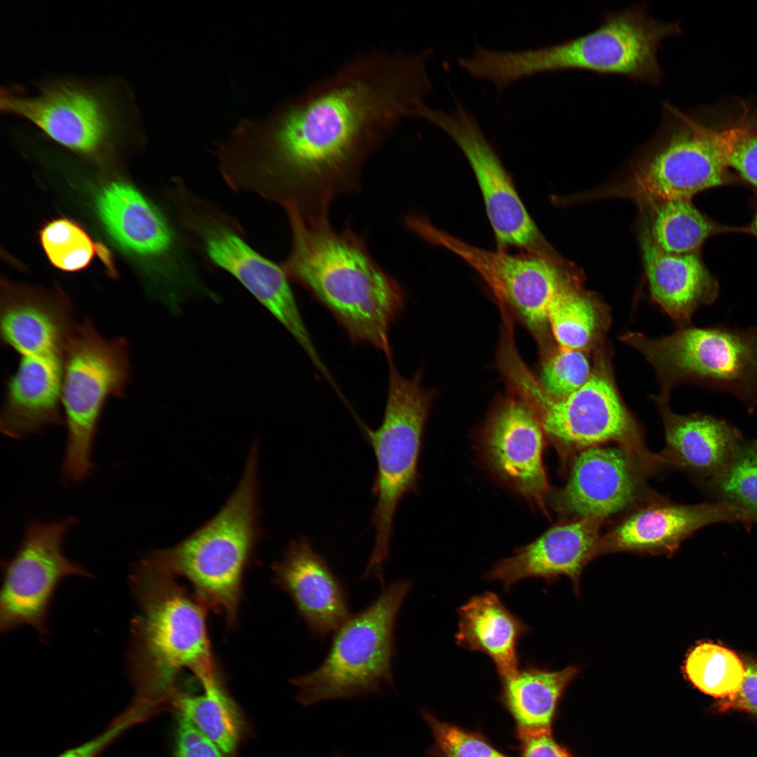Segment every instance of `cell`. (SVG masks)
<instances>
[{
    "label": "cell",
    "mask_w": 757,
    "mask_h": 757,
    "mask_svg": "<svg viewBox=\"0 0 757 757\" xmlns=\"http://www.w3.org/2000/svg\"><path fill=\"white\" fill-rule=\"evenodd\" d=\"M680 33L679 22L657 20L639 4L605 13L592 31L550 46L514 51L479 46L471 69L499 91L525 77L566 70L623 76L656 87L664 76L658 60L662 42Z\"/></svg>",
    "instance_id": "277c9868"
},
{
    "label": "cell",
    "mask_w": 757,
    "mask_h": 757,
    "mask_svg": "<svg viewBox=\"0 0 757 757\" xmlns=\"http://www.w3.org/2000/svg\"><path fill=\"white\" fill-rule=\"evenodd\" d=\"M574 666L551 671L533 664L500 678V700L517 725V732H551L557 704L577 676Z\"/></svg>",
    "instance_id": "83f0119b"
},
{
    "label": "cell",
    "mask_w": 757,
    "mask_h": 757,
    "mask_svg": "<svg viewBox=\"0 0 757 757\" xmlns=\"http://www.w3.org/2000/svg\"><path fill=\"white\" fill-rule=\"evenodd\" d=\"M458 613L456 644L487 655L500 678L516 673L519 669L517 646L530 627L491 592L472 597Z\"/></svg>",
    "instance_id": "4316f807"
},
{
    "label": "cell",
    "mask_w": 757,
    "mask_h": 757,
    "mask_svg": "<svg viewBox=\"0 0 757 757\" xmlns=\"http://www.w3.org/2000/svg\"><path fill=\"white\" fill-rule=\"evenodd\" d=\"M603 520L578 519L555 526L531 543L499 561L484 575L499 581L504 590L519 580L543 578L547 582L568 577L578 592L585 566L599 555L600 528Z\"/></svg>",
    "instance_id": "ffe728a7"
},
{
    "label": "cell",
    "mask_w": 757,
    "mask_h": 757,
    "mask_svg": "<svg viewBox=\"0 0 757 757\" xmlns=\"http://www.w3.org/2000/svg\"><path fill=\"white\" fill-rule=\"evenodd\" d=\"M568 757H572V756H571L570 755V753H569V754H568Z\"/></svg>",
    "instance_id": "7bdbcfd3"
},
{
    "label": "cell",
    "mask_w": 757,
    "mask_h": 757,
    "mask_svg": "<svg viewBox=\"0 0 757 757\" xmlns=\"http://www.w3.org/2000/svg\"><path fill=\"white\" fill-rule=\"evenodd\" d=\"M200 683L202 694L177 691L171 704L223 753L233 756L245 731L243 718L218 674Z\"/></svg>",
    "instance_id": "f1b7e54d"
},
{
    "label": "cell",
    "mask_w": 757,
    "mask_h": 757,
    "mask_svg": "<svg viewBox=\"0 0 757 757\" xmlns=\"http://www.w3.org/2000/svg\"><path fill=\"white\" fill-rule=\"evenodd\" d=\"M592 372L582 350L560 348L543 367L542 385L552 396L565 397L582 387Z\"/></svg>",
    "instance_id": "d590c367"
},
{
    "label": "cell",
    "mask_w": 757,
    "mask_h": 757,
    "mask_svg": "<svg viewBox=\"0 0 757 757\" xmlns=\"http://www.w3.org/2000/svg\"><path fill=\"white\" fill-rule=\"evenodd\" d=\"M411 116L437 126L465 155L480 187L498 250L516 247L526 254L555 257L526 211L493 146L475 117L461 102H456L451 113L421 103Z\"/></svg>",
    "instance_id": "5bb4252c"
},
{
    "label": "cell",
    "mask_w": 757,
    "mask_h": 757,
    "mask_svg": "<svg viewBox=\"0 0 757 757\" xmlns=\"http://www.w3.org/2000/svg\"><path fill=\"white\" fill-rule=\"evenodd\" d=\"M547 322L560 348L583 350L594 337L597 313L593 301L568 282L553 299Z\"/></svg>",
    "instance_id": "d6a6232c"
},
{
    "label": "cell",
    "mask_w": 757,
    "mask_h": 757,
    "mask_svg": "<svg viewBox=\"0 0 757 757\" xmlns=\"http://www.w3.org/2000/svg\"><path fill=\"white\" fill-rule=\"evenodd\" d=\"M64 355H21L8 380L0 419L1 430L22 439L50 425H61Z\"/></svg>",
    "instance_id": "cb8c5ba5"
},
{
    "label": "cell",
    "mask_w": 757,
    "mask_h": 757,
    "mask_svg": "<svg viewBox=\"0 0 757 757\" xmlns=\"http://www.w3.org/2000/svg\"><path fill=\"white\" fill-rule=\"evenodd\" d=\"M389 379L382 422L373 430L362 424L376 461L372 486L376 504L371 515L374 545L366 571L380 574L388 559L395 512L402 498L416 484L421 439L431 396L423 390L420 375L403 377L392 356L388 357Z\"/></svg>",
    "instance_id": "52a82bcc"
},
{
    "label": "cell",
    "mask_w": 757,
    "mask_h": 757,
    "mask_svg": "<svg viewBox=\"0 0 757 757\" xmlns=\"http://www.w3.org/2000/svg\"><path fill=\"white\" fill-rule=\"evenodd\" d=\"M97 205L107 230L121 246L141 257L163 261L200 296L208 294L209 289L184 261L166 219L137 189L111 183L100 193Z\"/></svg>",
    "instance_id": "ac0fdd59"
},
{
    "label": "cell",
    "mask_w": 757,
    "mask_h": 757,
    "mask_svg": "<svg viewBox=\"0 0 757 757\" xmlns=\"http://www.w3.org/2000/svg\"><path fill=\"white\" fill-rule=\"evenodd\" d=\"M182 224L209 259L234 276L290 333L318 369L324 367L282 266L264 257L224 216L195 196L177 208Z\"/></svg>",
    "instance_id": "7c38bea8"
},
{
    "label": "cell",
    "mask_w": 757,
    "mask_h": 757,
    "mask_svg": "<svg viewBox=\"0 0 757 757\" xmlns=\"http://www.w3.org/2000/svg\"><path fill=\"white\" fill-rule=\"evenodd\" d=\"M718 144L725 165L757 188V118L719 130Z\"/></svg>",
    "instance_id": "8d00e7d4"
},
{
    "label": "cell",
    "mask_w": 757,
    "mask_h": 757,
    "mask_svg": "<svg viewBox=\"0 0 757 757\" xmlns=\"http://www.w3.org/2000/svg\"><path fill=\"white\" fill-rule=\"evenodd\" d=\"M713 709L718 713L744 712L757 717V665H749L739 690L719 699L714 704Z\"/></svg>",
    "instance_id": "ab89813d"
},
{
    "label": "cell",
    "mask_w": 757,
    "mask_h": 757,
    "mask_svg": "<svg viewBox=\"0 0 757 757\" xmlns=\"http://www.w3.org/2000/svg\"><path fill=\"white\" fill-rule=\"evenodd\" d=\"M257 449L247 458L242 478L230 498L202 527L178 544L148 557L174 575L186 578L195 597L234 627L242 580L258 535Z\"/></svg>",
    "instance_id": "5b68a950"
},
{
    "label": "cell",
    "mask_w": 757,
    "mask_h": 757,
    "mask_svg": "<svg viewBox=\"0 0 757 757\" xmlns=\"http://www.w3.org/2000/svg\"><path fill=\"white\" fill-rule=\"evenodd\" d=\"M684 673L700 691L721 699L739 690L745 669L735 653L723 646L704 642L696 646L688 655Z\"/></svg>",
    "instance_id": "4dcf8cb0"
},
{
    "label": "cell",
    "mask_w": 757,
    "mask_h": 757,
    "mask_svg": "<svg viewBox=\"0 0 757 757\" xmlns=\"http://www.w3.org/2000/svg\"><path fill=\"white\" fill-rule=\"evenodd\" d=\"M716 498L757 522V440L739 442L727 465L705 482Z\"/></svg>",
    "instance_id": "1f68e13d"
},
{
    "label": "cell",
    "mask_w": 757,
    "mask_h": 757,
    "mask_svg": "<svg viewBox=\"0 0 757 757\" xmlns=\"http://www.w3.org/2000/svg\"><path fill=\"white\" fill-rule=\"evenodd\" d=\"M292 245L281 265L343 328L353 343L392 355L389 330L404 304L403 289L371 256L364 239L329 217H305L286 209Z\"/></svg>",
    "instance_id": "7a4b0ae2"
},
{
    "label": "cell",
    "mask_w": 757,
    "mask_h": 757,
    "mask_svg": "<svg viewBox=\"0 0 757 757\" xmlns=\"http://www.w3.org/2000/svg\"><path fill=\"white\" fill-rule=\"evenodd\" d=\"M76 522L69 517L28 524L18 550L2 566L1 632L29 625L46 637L48 614L57 585L67 576H91L63 552L64 536Z\"/></svg>",
    "instance_id": "9a60e30c"
},
{
    "label": "cell",
    "mask_w": 757,
    "mask_h": 757,
    "mask_svg": "<svg viewBox=\"0 0 757 757\" xmlns=\"http://www.w3.org/2000/svg\"><path fill=\"white\" fill-rule=\"evenodd\" d=\"M718 522H752L721 502L697 505L655 503L641 507L601 537L599 554L618 552L671 554L697 530Z\"/></svg>",
    "instance_id": "d6986e66"
},
{
    "label": "cell",
    "mask_w": 757,
    "mask_h": 757,
    "mask_svg": "<svg viewBox=\"0 0 757 757\" xmlns=\"http://www.w3.org/2000/svg\"><path fill=\"white\" fill-rule=\"evenodd\" d=\"M272 568L275 584L288 594L314 636L327 637L350 615L342 580L306 537L292 541Z\"/></svg>",
    "instance_id": "44dd1931"
},
{
    "label": "cell",
    "mask_w": 757,
    "mask_h": 757,
    "mask_svg": "<svg viewBox=\"0 0 757 757\" xmlns=\"http://www.w3.org/2000/svg\"><path fill=\"white\" fill-rule=\"evenodd\" d=\"M130 585L138 608L128 655L131 703L153 715L171 703L183 670L200 681L217 674L207 609L148 556L133 567Z\"/></svg>",
    "instance_id": "3957f363"
},
{
    "label": "cell",
    "mask_w": 757,
    "mask_h": 757,
    "mask_svg": "<svg viewBox=\"0 0 757 757\" xmlns=\"http://www.w3.org/2000/svg\"><path fill=\"white\" fill-rule=\"evenodd\" d=\"M411 229L427 242L463 259L533 329L547 322L553 299L569 282L557 257L526 253L513 255L498 250L481 249L439 229L425 217L416 219Z\"/></svg>",
    "instance_id": "2e32d148"
},
{
    "label": "cell",
    "mask_w": 757,
    "mask_h": 757,
    "mask_svg": "<svg viewBox=\"0 0 757 757\" xmlns=\"http://www.w3.org/2000/svg\"><path fill=\"white\" fill-rule=\"evenodd\" d=\"M641 250L652 299L671 318L687 325L700 306L715 301L717 281L695 254L664 252L646 233Z\"/></svg>",
    "instance_id": "d4e9b609"
},
{
    "label": "cell",
    "mask_w": 757,
    "mask_h": 757,
    "mask_svg": "<svg viewBox=\"0 0 757 757\" xmlns=\"http://www.w3.org/2000/svg\"><path fill=\"white\" fill-rule=\"evenodd\" d=\"M336 757H340V756H336Z\"/></svg>",
    "instance_id": "ee69618b"
},
{
    "label": "cell",
    "mask_w": 757,
    "mask_h": 757,
    "mask_svg": "<svg viewBox=\"0 0 757 757\" xmlns=\"http://www.w3.org/2000/svg\"><path fill=\"white\" fill-rule=\"evenodd\" d=\"M128 343L104 338L92 322L76 325L64 350L61 404L67 430L63 472L84 479L93 468L92 446L107 401L122 398L130 376Z\"/></svg>",
    "instance_id": "30bf717a"
},
{
    "label": "cell",
    "mask_w": 757,
    "mask_h": 757,
    "mask_svg": "<svg viewBox=\"0 0 757 757\" xmlns=\"http://www.w3.org/2000/svg\"><path fill=\"white\" fill-rule=\"evenodd\" d=\"M655 367L667 388L690 382L726 391L749 413L757 407V327L684 326L671 335L622 337Z\"/></svg>",
    "instance_id": "8fae6325"
},
{
    "label": "cell",
    "mask_w": 757,
    "mask_h": 757,
    "mask_svg": "<svg viewBox=\"0 0 757 757\" xmlns=\"http://www.w3.org/2000/svg\"><path fill=\"white\" fill-rule=\"evenodd\" d=\"M410 580L383 587L374 601L334 632L328 652L314 670L291 679L304 706L381 693L393 688L394 630Z\"/></svg>",
    "instance_id": "8992f818"
},
{
    "label": "cell",
    "mask_w": 757,
    "mask_h": 757,
    "mask_svg": "<svg viewBox=\"0 0 757 757\" xmlns=\"http://www.w3.org/2000/svg\"><path fill=\"white\" fill-rule=\"evenodd\" d=\"M423 717L431 729L430 757H510L497 750L482 734L442 722L427 711Z\"/></svg>",
    "instance_id": "e575fe53"
},
{
    "label": "cell",
    "mask_w": 757,
    "mask_h": 757,
    "mask_svg": "<svg viewBox=\"0 0 757 757\" xmlns=\"http://www.w3.org/2000/svg\"><path fill=\"white\" fill-rule=\"evenodd\" d=\"M523 386L540 409L543 430L565 450L579 453L615 442L643 469L651 470L662 463L659 455L653 454L646 446L611 376L601 366L592 371L582 387L565 397H553L529 380Z\"/></svg>",
    "instance_id": "4fadbf2b"
},
{
    "label": "cell",
    "mask_w": 757,
    "mask_h": 757,
    "mask_svg": "<svg viewBox=\"0 0 757 757\" xmlns=\"http://www.w3.org/2000/svg\"><path fill=\"white\" fill-rule=\"evenodd\" d=\"M219 748L179 714L174 757H224Z\"/></svg>",
    "instance_id": "f35d334b"
},
{
    "label": "cell",
    "mask_w": 757,
    "mask_h": 757,
    "mask_svg": "<svg viewBox=\"0 0 757 757\" xmlns=\"http://www.w3.org/2000/svg\"><path fill=\"white\" fill-rule=\"evenodd\" d=\"M520 757H568L569 753L554 742L551 732H517Z\"/></svg>",
    "instance_id": "60d3db41"
},
{
    "label": "cell",
    "mask_w": 757,
    "mask_h": 757,
    "mask_svg": "<svg viewBox=\"0 0 757 757\" xmlns=\"http://www.w3.org/2000/svg\"><path fill=\"white\" fill-rule=\"evenodd\" d=\"M641 468L620 446L585 449L578 453L566 485L557 493V506L573 519L604 520L639 499Z\"/></svg>",
    "instance_id": "e0dca14e"
},
{
    "label": "cell",
    "mask_w": 757,
    "mask_h": 757,
    "mask_svg": "<svg viewBox=\"0 0 757 757\" xmlns=\"http://www.w3.org/2000/svg\"><path fill=\"white\" fill-rule=\"evenodd\" d=\"M432 50L355 56L264 118L240 123L224 145L229 175L303 216L328 217L359 190L366 159L432 90Z\"/></svg>",
    "instance_id": "6da1fadb"
},
{
    "label": "cell",
    "mask_w": 757,
    "mask_h": 757,
    "mask_svg": "<svg viewBox=\"0 0 757 757\" xmlns=\"http://www.w3.org/2000/svg\"><path fill=\"white\" fill-rule=\"evenodd\" d=\"M751 231L757 236V212L751 224Z\"/></svg>",
    "instance_id": "b9f144b4"
},
{
    "label": "cell",
    "mask_w": 757,
    "mask_h": 757,
    "mask_svg": "<svg viewBox=\"0 0 757 757\" xmlns=\"http://www.w3.org/2000/svg\"><path fill=\"white\" fill-rule=\"evenodd\" d=\"M112 82L52 79L33 95L5 88L2 112L24 118L62 146L83 154L109 148L136 129L133 108Z\"/></svg>",
    "instance_id": "9c48e42d"
},
{
    "label": "cell",
    "mask_w": 757,
    "mask_h": 757,
    "mask_svg": "<svg viewBox=\"0 0 757 757\" xmlns=\"http://www.w3.org/2000/svg\"><path fill=\"white\" fill-rule=\"evenodd\" d=\"M543 430L529 407L510 402L494 416L484 443L489 461L500 475L540 505L548 489L542 458Z\"/></svg>",
    "instance_id": "7402d4cb"
},
{
    "label": "cell",
    "mask_w": 757,
    "mask_h": 757,
    "mask_svg": "<svg viewBox=\"0 0 757 757\" xmlns=\"http://www.w3.org/2000/svg\"><path fill=\"white\" fill-rule=\"evenodd\" d=\"M660 123L632 163L629 175L606 191L640 204L689 199L725 180V165L713 130L669 102H662Z\"/></svg>",
    "instance_id": "ba28073f"
},
{
    "label": "cell",
    "mask_w": 757,
    "mask_h": 757,
    "mask_svg": "<svg viewBox=\"0 0 757 757\" xmlns=\"http://www.w3.org/2000/svg\"><path fill=\"white\" fill-rule=\"evenodd\" d=\"M40 238L50 262L66 271L83 269L96 252H106L95 245L78 224L68 219H58L46 225Z\"/></svg>",
    "instance_id": "836d02e7"
},
{
    "label": "cell",
    "mask_w": 757,
    "mask_h": 757,
    "mask_svg": "<svg viewBox=\"0 0 757 757\" xmlns=\"http://www.w3.org/2000/svg\"><path fill=\"white\" fill-rule=\"evenodd\" d=\"M145 721L141 712L129 706L99 735L71 747L56 757H98L112 742L134 725Z\"/></svg>",
    "instance_id": "74e56055"
},
{
    "label": "cell",
    "mask_w": 757,
    "mask_h": 757,
    "mask_svg": "<svg viewBox=\"0 0 757 757\" xmlns=\"http://www.w3.org/2000/svg\"><path fill=\"white\" fill-rule=\"evenodd\" d=\"M666 448L659 455L705 482L729 462L743 439L739 431L723 419L706 414L683 416L662 407Z\"/></svg>",
    "instance_id": "484cf974"
},
{
    "label": "cell",
    "mask_w": 757,
    "mask_h": 757,
    "mask_svg": "<svg viewBox=\"0 0 757 757\" xmlns=\"http://www.w3.org/2000/svg\"><path fill=\"white\" fill-rule=\"evenodd\" d=\"M653 207L650 233L653 242L669 254L693 253L718 227L689 199H671Z\"/></svg>",
    "instance_id": "f546056e"
},
{
    "label": "cell",
    "mask_w": 757,
    "mask_h": 757,
    "mask_svg": "<svg viewBox=\"0 0 757 757\" xmlns=\"http://www.w3.org/2000/svg\"><path fill=\"white\" fill-rule=\"evenodd\" d=\"M0 307L1 341L20 356L63 354L76 325L60 294L5 285Z\"/></svg>",
    "instance_id": "603a6c76"
}]
</instances>
